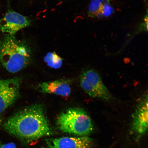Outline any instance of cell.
<instances>
[{
    "label": "cell",
    "instance_id": "obj_14",
    "mask_svg": "<svg viewBox=\"0 0 148 148\" xmlns=\"http://www.w3.org/2000/svg\"><path fill=\"white\" fill-rule=\"evenodd\" d=\"M144 1H147V0H144Z\"/></svg>",
    "mask_w": 148,
    "mask_h": 148
},
{
    "label": "cell",
    "instance_id": "obj_13",
    "mask_svg": "<svg viewBox=\"0 0 148 148\" xmlns=\"http://www.w3.org/2000/svg\"><path fill=\"white\" fill-rule=\"evenodd\" d=\"M1 117H0V125H1Z\"/></svg>",
    "mask_w": 148,
    "mask_h": 148
},
{
    "label": "cell",
    "instance_id": "obj_9",
    "mask_svg": "<svg viewBox=\"0 0 148 148\" xmlns=\"http://www.w3.org/2000/svg\"><path fill=\"white\" fill-rule=\"evenodd\" d=\"M70 82L69 80L62 79L42 83L40 85V90L44 93L67 97L71 92Z\"/></svg>",
    "mask_w": 148,
    "mask_h": 148
},
{
    "label": "cell",
    "instance_id": "obj_3",
    "mask_svg": "<svg viewBox=\"0 0 148 148\" xmlns=\"http://www.w3.org/2000/svg\"><path fill=\"white\" fill-rule=\"evenodd\" d=\"M57 124L62 132L83 136L88 134L93 129L90 116L80 108L68 109L58 116Z\"/></svg>",
    "mask_w": 148,
    "mask_h": 148
},
{
    "label": "cell",
    "instance_id": "obj_6",
    "mask_svg": "<svg viewBox=\"0 0 148 148\" xmlns=\"http://www.w3.org/2000/svg\"><path fill=\"white\" fill-rule=\"evenodd\" d=\"M31 21L27 17L13 11H9L0 20V31L14 36L18 31L30 25Z\"/></svg>",
    "mask_w": 148,
    "mask_h": 148
},
{
    "label": "cell",
    "instance_id": "obj_1",
    "mask_svg": "<svg viewBox=\"0 0 148 148\" xmlns=\"http://www.w3.org/2000/svg\"><path fill=\"white\" fill-rule=\"evenodd\" d=\"M3 127L9 134L28 142L35 141L51 133L43 109L38 105L16 113L5 121Z\"/></svg>",
    "mask_w": 148,
    "mask_h": 148
},
{
    "label": "cell",
    "instance_id": "obj_8",
    "mask_svg": "<svg viewBox=\"0 0 148 148\" xmlns=\"http://www.w3.org/2000/svg\"><path fill=\"white\" fill-rule=\"evenodd\" d=\"M53 148H90L92 140L88 136L55 138L52 142Z\"/></svg>",
    "mask_w": 148,
    "mask_h": 148
},
{
    "label": "cell",
    "instance_id": "obj_4",
    "mask_svg": "<svg viewBox=\"0 0 148 148\" xmlns=\"http://www.w3.org/2000/svg\"><path fill=\"white\" fill-rule=\"evenodd\" d=\"M81 87L90 97L106 101L113 99L100 75L95 70L86 69L82 72L79 78Z\"/></svg>",
    "mask_w": 148,
    "mask_h": 148
},
{
    "label": "cell",
    "instance_id": "obj_2",
    "mask_svg": "<svg viewBox=\"0 0 148 148\" xmlns=\"http://www.w3.org/2000/svg\"><path fill=\"white\" fill-rule=\"evenodd\" d=\"M31 58L30 46L14 36L7 35L0 41V62L9 73L21 71L29 64Z\"/></svg>",
    "mask_w": 148,
    "mask_h": 148
},
{
    "label": "cell",
    "instance_id": "obj_10",
    "mask_svg": "<svg viewBox=\"0 0 148 148\" xmlns=\"http://www.w3.org/2000/svg\"><path fill=\"white\" fill-rule=\"evenodd\" d=\"M114 12L110 0H91L88 14L90 17L101 18L109 17Z\"/></svg>",
    "mask_w": 148,
    "mask_h": 148
},
{
    "label": "cell",
    "instance_id": "obj_5",
    "mask_svg": "<svg viewBox=\"0 0 148 148\" xmlns=\"http://www.w3.org/2000/svg\"><path fill=\"white\" fill-rule=\"evenodd\" d=\"M20 80L18 77L0 80V114L15 102L19 94Z\"/></svg>",
    "mask_w": 148,
    "mask_h": 148
},
{
    "label": "cell",
    "instance_id": "obj_11",
    "mask_svg": "<svg viewBox=\"0 0 148 148\" xmlns=\"http://www.w3.org/2000/svg\"><path fill=\"white\" fill-rule=\"evenodd\" d=\"M44 60L47 66L53 69H59L63 64L62 59L54 52L48 53L44 57Z\"/></svg>",
    "mask_w": 148,
    "mask_h": 148
},
{
    "label": "cell",
    "instance_id": "obj_12",
    "mask_svg": "<svg viewBox=\"0 0 148 148\" xmlns=\"http://www.w3.org/2000/svg\"><path fill=\"white\" fill-rule=\"evenodd\" d=\"M0 148H16V147L14 143L4 144L0 140Z\"/></svg>",
    "mask_w": 148,
    "mask_h": 148
},
{
    "label": "cell",
    "instance_id": "obj_7",
    "mask_svg": "<svg viewBox=\"0 0 148 148\" xmlns=\"http://www.w3.org/2000/svg\"><path fill=\"white\" fill-rule=\"evenodd\" d=\"M132 128L136 134L142 136L148 129V94L142 97L138 103L133 115Z\"/></svg>",
    "mask_w": 148,
    "mask_h": 148
}]
</instances>
